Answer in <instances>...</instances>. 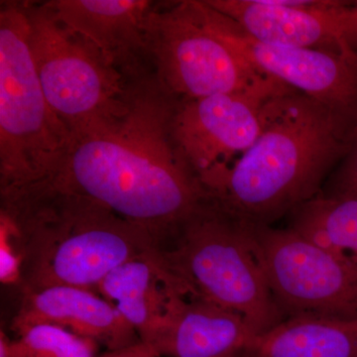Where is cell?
Masks as SVG:
<instances>
[{"label":"cell","instance_id":"6da1fadb","mask_svg":"<svg viewBox=\"0 0 357 357\" xmlns=\"http://www.w3.org/2000/svg\"><path fill=\"white\" fill-rule=\"evenodd\" d=\"M177 102L154 76L146 77L123 114L72 133L65 158L46 181L102 204L161 243L208 201L174 138Z\"/></svg>","mask_w":357,"mask_h":357},{"label":"cell","instance_id":"7a4b0ae2","mask_svg":"<svg viewBox=\"0 0 357 357\" xmlns=\"http://www.w3.org/2000/svg\"><path fill=\"white\" fill-rule=\"evenodd\" d=\"M356 126L299 91L274 96L252 146L203 183L208 202L248 225H271L321 194Z\"/></svg>","mask_w":357,"mask_h":357},{"label":"cell","instance_id":"3957f363","mask_svg":"<svg viewBox=\"0 0 357 357\" xmlns=\"http://www.w3.org/2000/svg\"><path fill=\"white\" fill-rule=\"evenodd\" d=\"M24 292L54 286L95 291L122 263L157 248L155 237L93 199L49 181L1 191Z\"/></svg>","mask_w":357,"mask_h":357},{"label":"cell","instance_id":"277c9868","mask_svg":"<svg viewBox=\"0 0 357 357\" xmlns=\"http://www.w3.org/2000/svg\"><path fill=\"white\" fill-rule=\"evenodd\" d=\"M192 295L243 317L258 335L284 321L250 225L210 202L158 245Z\"/></svg>","mask_w":357,"mask_h":357},{"label":"cell","instance_id":"5b68a950","mask_svg":"<svg viewBox=\"0 0 357 357\" xmlns=\"http://www.w3.org/2000/svg\"><path fill=\"white\" fill-rule=\"evenodd\" d=\"M0 9V190L49 180L69 149L70 132L52 110L29 45L25 2Z\"/></svg>","mask_w":357,"mask_h":357},{"label":"cell","instance_id":"8992f818","mask_svg":"<svg viewBox=\"0 0 357 357\" xmlns=\"http://www.w3.org/2000/svg\"><path fill=\"white\" fill-rule=\"evenodd\" d=\"M25 8L40 84L70 135L123 114L146 77L132 81L124 76L95 45L59 20L47 2H25Z\"/></svg>","mask_w":357,"mask_h":357},{"label":"cell","instance_id":"52a82bcc","mask_svg":"<svg viewBox=\"0 0 357 357\" xmlns=\"http://www.w3.org/2000/svg\"><path fill=\"white\" fill-rule=\"evenodd\" d=\"M147 48L155 79L178 102L250 91L276 79L259 74L222 39L204 0L155 6Z\"/></svg>","mask_w":357,"mask_h":357},{"label":"cell","instance_id":"ba28073f","mask_svg":"<svg viewBox=\"0 0 357 357\" xmlns=\"http://www.w3.org/2000/svg\"><path fill=\"white\" fill-rule=\"evenodd\" d=\"M250 227L284 319H357V263L324 250L289 227Z\"/></svg>","mask_w":357,"mask_h":357},{"label":"cell","instance_id":"9c48e42d","mask_svg":"<svg viewBox=\"0 0 357 357\" xmlns=\"http://www.w3.org/2000/svg\"><path fill=\"white\" fill-rule=\"evenodd\" d=\"M291 91L275 79L250 91L177 102L174 138L202 185L252 146L264 126L268 102Z\"/></svg>","mask_w":357,"mask_h":357},{"label":"cell","instance_id":"30bf717a","mask_svg":"<svg viewBox=\"0 0 357 357\" xmlns=\"http://www.w3.org/2000/svg\"><path fill=\"white\" fill-rule=\"evenodd\" d=\"M263 43L331 52L357 60L356 2L204 0Z\"/></svg>","mask_w":357,"mask_h":357},{"label":"cell","instance_id":"8fae6325","mask_svg":"<svg viewBox=\"0 0 357 357\" xmlns=\"http://www.w3.org/2000/svg\"><path fill=\"white\" fill-rule=\"evenodd\" d=\"M204 3L218 34L259 74L357 121V60L331 52L263 43Z\"/></svg>","mask_w":357,"mask_h":357},{"label":"cell","instance_id":"7c38bea8","mask_svg":"<svg viewBox=\"0 0 357 357\" xmlns=\"http://www.w3.org/2000/svg\"><path fill=\"white\" fill-rule=\"evenodd\" d=\"M54 14L95 45L132 81L153 76L147 48V24L157 4L146 0H56Z\"/></svg>","mask_w":357,"mask_h":357},{"label":"cell","instance_id":"4fadbf2b","mask_svg":"<svg viewBox=\"0 0 357 357\" xmlns=\"http://www.w3.org/2000/svg\"><path fill=\"white\" fill-rule=\"evenodd\" d=\"M96 292L112 303L140 340L150 344L164 332L178 303L192 295L157 248L115 268Z\"/></svg>","mask_w":357,"mask_h":357},{"label":"cell","instance_id":"5bb4252c","mask_svg":"<svg viewBox=\"0 0 357 357\" xmlns=\"http://www.w3.org/2000/svg\"><path fill=\"white\" fill-rule=\"evenodd\" d=\"M36 324L61 326L105 345L109 351L141 340L112 303L88 289L54 286L24 292L13 330Z\"/></svg>","mask_w":357,"mask_h":357},{"label":"cell","instance_id":"9a60e30c","mask_svg":"<svg viewBox=\"0 0 357 357\" xmlns=\"http://www.w3.org/2000/svg\"><path fill=\"white\" fill-rule=\"evenodd\" d=\"M257 337L236 312L191 295L178 303L152 345L163 357H236Z\"/></svg>","mask_w":357,"mask_h":357},{"label":"cell","instance_id":"2e32d148","mask_svg":"<svg viewBox=\"0 0 357 357\" xmlns=\"http://www.w3.org/2000/svg\"><path fill=\"white\" fill-rule=\"evenodd\" d=\"M248 351L250 357H357V319H286Z\"/></svg>","mask_w":357,"mask_h":357},{"label":"cell","instance_id":"e0dca14e","mask_svg":"<svg viewBox=\"0 0 357 357\" xmlns=\"http://www.w3.org/2000/svg\"><path fill=\"white\" fill-rule=\"evenodd\" d=\"M289 229L333 255L357 263V199L319 194L290 215Z\"/></svg>","mask_w":357,"mask_h":357},{"label":"cell","instance_id":"ac0fdd59","mask_svg":"<svg viewBox=\"0 0 357 357\" xmlns=\"http://www.w3.org/2000/svg\"><path fill=\"white\" fill-rule=\"evenodd\" d=\"M11 357H96L100 344L61 326L36 324L14 331Z\"/></svg>","mask_w":357,"mask_h":357},{"label":"cell","instance_id":"d6986e66","mask_svg":"<svg viewBox=\"0 0 357 357\" xmlns=\"http://www.w3.org/2000/svg\"><path fill=\"white\" fill-rule=\"evenodd\" d=\"M321 195L331 198L357 199V126L349 152L338 164Z\"/></svg>","mask_w":357,"mask_h":357},{"label":"cell","instance_id":"ffe728a7","mask_svg":"<svg viewBox=\"0 0 357 357\" xmlns=\"http://www.w3.org/2000/svg\"><path fill=\"white\" fill-rule=\"evenodd\" d=\"M0 281L6 285L21 283V255L13 230L0 220Z\"/></svg>","mask_w":357,"mask_h":357},{"label":"cell","instance_id":"44dd1931","mask_svg":"<svg viewBox=\"0 0 357 357\" xmlns=\"http://www.w3.org/2000/svg\"><path fill=\"white\" fill-rule=\"evenodd\" d=\"M96 357H163L159 354L158 351L153 345L147 344V342H139L128 345V347H121V349H114V351H107L102 356Z\"/></svg>","mask_w":357,"mask_h":357},{"label":"cell","instance_id":"7402d4cb","mask_svg":"<svg viewBox=\"0 0 357 357\" xmlns=\"http://www.w3.org/2000/svg\"><path fill=\"white\" fill-rule=\"evenodd\" d=\"M10 338L1 331L0 333V357H11Z\"/></svg>","mask_w":357,"mask_h":357},{"label":"cell","instance_id":"603a6c76","mask_svg":"<svg viewBox=\"0 0 357 357\" xmlns=\"http://www.w3.org/2000/svg\"><path fill=\"white\" fill-rule=\"evenodd\" d=\"M236 357H250V356H249L248 351H246L243 352V354H238V356Z\"/></svg>","mask_w":357,"mask_h":357},{"label":"cell","instance_id":"cb8c5ba5","mask_svg":"<svg viewBox=\"0 0 357 357\" xmlns=\"http://www.w3.org/2000/svg\"><path fill=\"white\" fill-rule=\"evenodd\" d=\"M356 27H357V1L356 2Z\"/></svg>","mask_w":357,"mask_h":357}]
</instances>
